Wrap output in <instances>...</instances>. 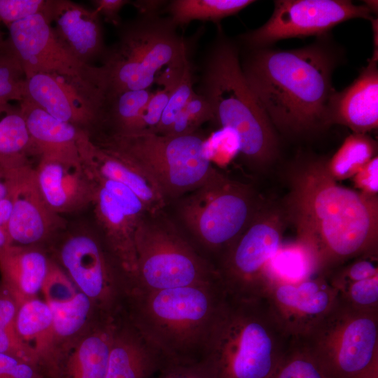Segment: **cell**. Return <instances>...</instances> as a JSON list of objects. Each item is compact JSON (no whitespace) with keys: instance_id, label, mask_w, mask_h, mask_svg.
<instances>
[{"instance_id":"cell-44","label":"cell","mask_w":378,"mask_h":378,"mask_svg":"<svg viewBox=\"0 0 378 378\" xmlns=\"http://www.w3.org/2000/svg\"><path fill=\"white\" fill-rule=\"evenodd\" d=\"M354 186L358 191L370 195L377 196L378 192V157L372 158L353 177Z\"/></svg>"},{"instance_id":"cell-2","label":"cell","mask_w":378,"mask_h":378,"mask_svg":"<svg viewBox=\"0 0 378 378\" xmlns=\"http://www.w3.org/2000/svg\"><path fill=\"white\" fill-rule=\"evenodd\" d=\"M337 57L321 39L293 50H249L241 64L245 80L275 130L290 137L326 127V107L335 90Z\"/></svg>"},{"instance_id":"cell-52","label":"cell","mask_w":378,"mask_h":378,"mask_svg":"<svg viewBox=\"0 0 378 378\" xmlns=\"http://www.w3.org/2000/svg\"><path fill=\"white\" fill-rule=\"evenodd\" d=\"M371 20L372 25L373 31V41H374V52L372 57V59L377 60L378 58V51H377V36H378V24L377 19H373L372 18L370 20Z\"/></svg>"},{"instance_id":"cell-43","label":"cell","mask_w":378,"mask_h":378,"mask_svg":"<svg viewBox=\"0 0 378 378\" xmlns=\"http://www.w3.org/2000/svg\"><path fill=\"white\" fill-rule=\"evenodd\" d=\"M0 354L33 363L37 354L20 338L16 330L0 329Z\"/></svg>"},{"instance_id":"cell-13","label":"cell","mask_w":378,"mask_h":378,"mask_svg":"<svg viewBox=\"0 0 378 378\" xmlns=\"http://www.w3.org/2000/svg\"><path fill=\"white\" fill-rule=\"evenodd\" d=\"M93 183L92 204L110 251L135 286L136 256L135 235L148 214L141 200L124 185L86 172Z\"/></svg>"},{"instance_id":"cell-28","label":"cell","mask_w":378,"mask_h":378,"mask_svg":"<svg viewBox=\"0 0 378 378\" xmlns=\"http://www.w3.org/2000/svg\"><path fill=\"white\" fill-rule=\"evenodd\" d=\"M115 326L85 338L66 363V378H106Z\"/></svg>"},{"instance_id":"cell-38","label":"cell","mask_w":378,"mask_h":378,"mask_svg":"<svg viewBox=\"0 0 378 378\" xmlns=\"http://www.w3.org/2000/svg\"><path fill=\"white\" fill-rule=\"evenodd\" d=\"M214 120L213 111L207 100L201 94L194 92L165 135L193 134L198 132L202 124Z\"/></svg>"},{"instance_id":"cell-23","label":"cell","mask_w":378,"mask_h":378,"mask_svg":"<svg viewBox=\"0 0 378 378\" xmlns=\"http://www.w3.org/2000/svg\"><path fill=\"white\" fill-rule=\"evenodd\" d=\"M19 106L35 155L40 158L81 164L78 139L82 130L55 118L27 98L19 102Z\"/></svg>"},{"instance_id":"cell-29","label":"cell","mask_w":378,"mask_h":378,"mask_svg":"<svg viewBox=\"0 0 378 378\" xmlns=\"http://www.w3.org/2000/svg\"><path fill=\"white\" fill-rule=\"evenodd\" d=\"M34 146L20 106H0V166L28 160Z\"/></svg>"},{"instance_id":"cell-6","label":"cell","mask_w":378,"mask_h":378,"mask_svg":"<svg viewBox=\"0 0 378 378\" xmlns=\"http://www.w3.org/2000/svg\"><path fill=\"white\" fill-rule=\"evenodd\" d=\"M117 28L118 40L106 48L97 66L105 98L150 88L161 69L189 57V46L169 17L139 14Z\"/></svg>"},{"instance_id":"cell-34","label":"cell","mask_w":378,"mask_h":378,"mask_svg":"<svg viewBox=\"0 0 378 378\" xmlns=\"http://www.w3.org/2000/svg\"><path fill=\"white\" fill-rule=\"evenodd\" d=\"M184 64L185 62L181 65L165 67L158 74L155 83L158 87L153 92L145 108L141 132H153L157 127L164 109L181 78Z\"/></svg>"},{"instance_id":"cell-31","label":"cell","mask_w":378,"mask_h":378,"mask_svg":"<svg viewBox=\"0 0 378 378\" xmlns=\"http://www.w3.org/2000/svg\"><path fill=\"white\" fill-rule=\"evenodd\" d=\"M15 328L23 342L38 355L54 332L50 307L37 299L24 301L18 306Z\"/></svg>"},{"instance_id":"cell-39","label":"cell","mask_w":378,"mask_h":378,"mask_svg":"<svg viewBox=\"0 0 378 378\" xmlns=\"http://www.w3.org/2000/svg\"><path fill=\"white\" fill-rule=\"evenodd\" d=\"M193 69L189 57L185 62L181 78L169 99L159 123L153 132L165 135L178 114L189 101L193 90Z\"/></svg>"},{"instance_id":"cell-53","label":"cell","mask_w":378,"mask_h":378,"mask_svg":"<svg viewBox=\"0 0 378 378\" xmlns=\"http://www.w3.org/2000/svg\"><path fill=\"white\" fill-rule=\"evenodd\" d=\"M365 6L370 10L371 13H377V1H365Z\"/></svg>"},{"instance_id":"cell-21","label":"cell","mask_w":378,"mask_h":378,"mask_svg":"<svg viewBox=\"0 0 378 378\" xmlns=\"http://www.w3.org/2000/svg\"><path fill=\"white\" fill-rule=\"evenodd\" d=\"M333 124L346 126L357 134L377 128V60L371 58L350 85L341 92H332L326 107V125Z\"/></svg>"},{"instance_id":"cell-16","label":"cell","mask_w":378,"mask_h":378,"mask_svg":"<svg viewBox=\"0 0 378 378\" xmlns=\"http://www.w3.org/2000/svg\"><path fill=\"white\" fill-rule=\"evenodd\" d=\"M25 78L24 98L90 135L98 130L104 101L99 87L56 74H36Z\"/></svg>"},{"instance_id":"cell-51","label":"cell","mask_w":378,"mask_h":378,"mask_svg":"<svg viewBox=\"0 0 378 378\" xmlns=\"http://www.w3.org/2000/svg\"><path fill=\"white\" fill-rule=\"evenodd\" d=\"M13 244L8 232L6 226L0 225V250Z\"/></svg>"},{"instance_id":"cell-3","label":"cell","mask_w":378,"mask_h":378,"mask_svg":"<svg viewBox=\"0 0 378 378\" xmlns=\"http://www.w3.org/2000/svg\"><path fill=\"white\" fill-rule=\"evenodd\" d=\"M132 323L167 365L202 360L225 300L220 281L153 291L133 290Z\"/></svg>"},{"instance_id":"cell-25","label":"cell","mask_w":378,"mask_h":378,"mask_svg":"<svg viewBox=\"0 0 378 378\" xmlns=\"http://www.w3.org/2000/svg\"><path fill=\"white\" fill-rule=\"evenodd\" d=\"M378 257H360L325 274L337 302L362 311H378Z\"/></svg>"},{"instance_id":"cell-22","label":"cell","mask_w":378,"mask_h":378,"mask_svg":"<svg viewBox=\"0 0 378 378\" xmlns=\"http://www.w3.org/2000/svg\"><path fill=\"white\" fill-rule=\"evenodd\" d=\"M35 171L41 194L55 214L76 211L92 202L93 183L81 164L40 158Z\"/></svg>"},{"instance_id":"cell-4","label":"cell","mask_w":378,"mask_h":378,"mask_svg":"<svg viewBox=\"0 0 378 378\" xmlns=\"http://www.w3.org/2000/svg\"><path fill=\"white\" fill-rule=\"evenodd\" d=\"M198 93L209 102L214 122L236 133L248 165L268 171L279 158L278 134L245 80L237 45L221 29L206 54Z\"/></svg>"},{"instance_id":"cell-8","label":"cell","mask_w":378,"mask_h":378,"mask_svg":"<svg viewBox=\"0 0 378 378\" xmlns=\"http://www.w3.org/2000/svg\"><path fill=\"white\" fill-rule=\"evenodd\" d=\"M178 206L192 246L216 264L266 202L251 185L218 170Z\"/></svg>"},{"instance_id":"cell-26","label":"cell","mask_w":378,"mask_h":378,"mask_svg":"<svg viewBox=\"0 0 378 378\" xmlns=\"http://www.w3.org/2000/svg\"><path fill=\"white\" fill-rule=\"evenodd\" d=\"M50 263L38 251L11 244L0 250L3 285L18 306L41 289Z\"/></svg>"},{"instance_id":"cell-7","label":"cell","mask_w":378,"mask_h":378,"mask_svg":"<svg viewBox=\"0 0 378 378\" xmlns=\"http://www.w3.org/2000/svg\"><path fill=\"white\" fill-rule=\"evenodd\" d=\"M91 139L144 171L167 200L190 192L217 171L206 154L205 139L198 132L181 136L147 131L98 134Z\"/></svg>"},{"instance_id":"cell-20","label":"cell","mask_w":378,"mask_h":378,"mask_svg":"<svg viewBox=\"0 0 378 378\" xmlns=\"http://www.w3.org/2000/svg\"><path fill=\"white\" fill-rule=\"evenodd\" d=\"M60 255L63 265L83 293L105 304L112 302L118 293L117 279L94 239L85 234L73 236L65 241Z\"/></svg>"},{"instance_id":"cell-42","label":"cell","mask_w":378,"mask_h":378,"mask_svg":"<svg viewBox=\"0 0 378 378\" xmlns=\"http://www.w3.org/2000/svg\"><path fill=\"white\" fill-rule=\"evenodd\" d=\"M156 378H215L212 368L205 359L187 365H167Z\"/></svg>"},{"instance_id":"cell-30","label":"cell","mask_w":378,"mask_h":378,"mask_svg":"<svg viewBox=\"0 0 378 378\" xmlns=\"http://www.w3.org/2000/svg\"><path fill=\"white\" fill-rule=\"evenodd\" d=\"M254 2L251 0H173L168 1L164 11L179 27L193 20L218 22Z\"/></svg>"},{"instance_id":"cell-9","label":"cell","mask_w":378,"mask_h":378,"mask_svg":"<svg viewBox=\"0 0 378 378\" xmlns=\"http://www.w3.org/2000/svg\"><path fill=\"white\" fill-rule=\"evenodd\" d=\"M160 214H146L138 226L133 290L153 291L220 281L215 266Z\"/></svg>"},{"instance_id":"cell-40","label":"cell","mask_w":378,"mask_h":378,"mask_svg":"<svg viewBox=\"0 0 378 378\" xmlns=\"http://www.w3.org/2000/svg\"><path fill=\"white\" fill-rule=\"evenodd\" d=\"M41 290L47 304H58L71 300L77 293L69 277L57 267L49 265Z\"/></svg>"},{"instance_id":"cell-19","label":"cell","mask_w":378,"mask_h":378,"mask_svg":"<svg viewBox=\"0 0 378 378\" xmlns=\"http://www.w3.org/2000/svg\"><path fill=\"white\" fill-rule=\"evenodd\" d=\"M46 15L59 39L81 62L101 61L107 47L101 17L93 8L69 0H49Z\"/></svg>"},{"instance_id":"cell-32","label":"cell","mask_w":378,"mask_h":378,"mask_svg":"<svg viewBox=\"0 0 378 378\" xmlns=\"http://www.w3.org/2000/svg\"><path fill=\"white\" fill-rule=\"evenodd\" d=\"M377 143L366 134L353 133L348 136L326 161V168L335 181L352 178L377 153Z\"/></svg>"},{"instance_id":"cell-17","label":"cell","mask_w":378,"mask_h":378,"mask_svg":"<svg viewBox=\"0 0 378 378\" xmlns=\"http://www.w3.org/2000/svg\"><path fill=\"white\" fill-rule=\"evenodd\" d=\"M6 174L13 210L7 230L13 244L27 246L45 239L61 222L46 204L36 171L29 161L1 167Z\"/></svg>"},{"instance_id":"cell-14","label":"cell","mask_w":378,"mask_h":378,"mask_svg":"<svg viewBox=\"0 0 378 378\" xmlns=\"http://www.w3.org/2000/svg\"><path fill=\"white\" fill-rule=\"evenodd\" d=\"M8 28L7 41L25 78L41 73L56 74L99 87L96 65L77 59L59 39L45 14L30 16Z\"/></svg>"},{"instance_id":"cell-47","label":"cell","mask_w":378,"mask_h":378,"mask_svg":"<svg viewBox=\"0 0 378 378\" xmlns=\"http://www.w3.org/2000/svg\"><path fill=\"white\" fill-rule=\"evenodd\" d=\"M18 306L8 295L0 296V329L14 330Z\"/></svg>"},{"instance_id":"cell-36","label":"cell","mask_w":378,"mask_h":378,"mask_svg":"<svg viewBox=\"0 0 378 378\" xmlns=\"http://www.w3.org/2000/svg\"><path fill=\"white\" fill-rule=\"evenodd\" d=\"M52 314L53 331L62 337L76 333L85 323L90 309V298L81 293L70 300L48 304Z\"/></svg>"},{"instance_id":"cell-1","label":"cell","mask_w":378,"mask_h":378,"mask_svg":"<svg viewBox=\"0 0 378 378\" xmlns=\"http://www.w3.org/2000/svg\"><path fill=\"white\" fill-rule=\"evenodd\" d=\"M282 204L316 274L360 257H378V198L340 186L326 160L301 157L286 170Z\"/></svg>"},{"instance_id":"cell-54","label":"cell","mask_w":378,"mask_h":378,"mask_svg":"<svg viewBox=\"0 0 378 378\" xmlns=\"http://www.w3.org/2000/svg\"><path fill=\"white\" fill-rule=\"evenodd\" d=\"M0 24H1V23H0ZM6 41V39L4 38V33L2 32V31L1 30V28H0V50L5 46Z\"/></svg>"},{"instance_id":"cell-18","label":"cell","mask_w":378,"mask_h":378,"mask_svg":"<svg viewBox=\"0 0 378 378\" xmlns=\"http://www.w3.org/2000/svg\"><path fill=\"white\" fill-rule=\"evenodd\" d=\"M78 150L86 172L124 185L141 200L149 214H161L167 200L157 183L141 168L99 146L84 130L79 136Z\"/></svg>"},{"instance_id":"cell-46","label":"cell","mask_w":378,"mask_h":378,"mask_svg":"<svg viewBox=\"0 0 378 378\" xmlns=\"http://www.w3.org/2000/svg\"><path fill=\"white\" fill-rule=\"evenodd\" d=\"M94 10L108 23L118 27L121 23L120 11L129 4L127 0H93L91 1Z\"/></svg>"},{"instance_id":"cell-24","label":"cell","mask_w":378,"mask_h":378,"mask_svg":"<svg viewBox=\"0 0 378 378\" xmlns=\"http://www.w3.org/2000/svg\"><path fill=\"white\" fill-rule=\"evenodd\" d=\"M167 364L132 322L115 326L106 378H153Z\"/></svg>"},{"instance_id":"cell-12","label":"cell","mask_w":378,"mask_h":378,"mask_svg":"<svg viewBox=\"0 0 378 378\" xmlns=\"http://www.w3.org/2000/svg\"><path fill=\"white\" fill-rule=\"evenodd\" d=\"M365 5L349 0H277L270 19L240 36L248 50L265 48L289 38L323 36L335 26L354 18L370 20Z\"/></svg>"},{"instance_id":"cell-11","label":"cell","mask_w":378,"mask_h":378,"mask_svg":"<svg viewBox=\"0 0 378 378\" xmlns=\"http://www.w3.org/2000/svg\"><path fill=\"white\" fill-rule=\"evenodd\" d=\"M288 223L282 204L265 202L216 264L227 296L241 300L264 298L270 282L269 265L283 243Z\"/></svg>"},{"instance_id":"cell-37","label":"cell","mask_w":378,"mask_h":378,"mask_svg":"<svg viewBox=\"0 0 378 378\" xmlns=\"http://www.w3.org/2000/svg\"><path fill=\"white\" fill-rule=\"evenodd\" d=\"M25 76L7 39L0 50V106L20 102L25 95Z\"/></svg>"},{"instance_id":"cell-49","label":"cell","mask_w":378,"mask_h":378,"mask_svg":"<svg viewBox=\"0 0 378 378\" xmlns=\"http://www.w3.org/2000/svg\"><path fill=\"white\" fill-rule=\"evenodd\" d=\"M13 210L12 198L9 194L0 200V225L6 226L10 220Z\"/></svg>"},{"instance_id":"cell-5","label":"cell","mask_w":378,"mask_h":378,"mask_svg":"<svg viewBox=\"0 0 378 378\" xmlns=\"http://www.w3.org/2000/svg\"><path fill=\"white\" fill-rule=\"evenodd\" d=\"M290 340L264 298L226 295L204 359L215 378H271Z\"/></svg>"},{"instance_id":"cell-45","label":"cell","mask_w":378,"mask_h":378,"mask_svg":"<svg viewBox=\"0 0 378 378\" xmlns=\"http://www.w3.org/2000/svg\"><path fill=\"white\" fill-rule=\"evenodd\" d=\"M31 363L0 354V378H38Z\"/></svg>"},{"instance_id":"cell-50","label":"cell","mask_w":378,"mask_h":378,"mask_svg":"<svg viewBox=\"0 0 378 378\" xmlns=\"http://www.w3.org/2000/svg\"><path fill=\"white\" fill-rule=\"evenodd\" d=\"M9 192L8 183L4 169L0 167V200L6 197Z\"/></svg>"},{"instance_id":"cell-33","label":"cell","mask_w":378,"mask_h":378,"mask_svg":"<svg viewBox=\"0 0 378 378\" xmlns=\"http://www.w3.org/2000/svg\"><path fill=\"white\" fill-rule=\"evenodd\" d=\"M315 274L316 273L311 257L297 240L282 243L268 267L270 280L272 278H279L298 281Z\"/></svg>"},{"instance_id":"cell-41","label":"cell","mask_w":378,"mask_h":378,"mask_svg":"<svg viewBox=\"0 0 378 378\" xmlns=\"http://www.w3.org/2000/svg\"><path fill=\"white\" fill-rule=\"evenodd\" d=\"M49 0H0V23L8 27L30 16L46 14Z\"/></svg>"},{"instance_id":"cell-10","label":"cell","mask_w":378,"mask_h":378,"mask_svg":"<svg viewBox=\"0 0 378 378\" xmlns=\"http://www.w3.org/2000/svg\"><path fill=\"white\" fill-rule=\"evenodd\" d=\"M303 340L327 378H378V311L337 302Z\"/></svg>"},{"instance_id":"cell-35","label":"cell","mask_w":378,"mask_h":378,"mask_svg":"<svg viewBox=\"0 0 378 378\" xmlns=\"http://www.w3.org/2000/svg\"><path fill=\"white\" fill-rule=\"evenodd\" d=\"M271 378H327L304 340L291 338L288 348Z\"/></svg>"},{"instance_id":"cell-48","label":"cell","mask_w":378,"mask_h":378,"mask_svg":"<svg viewBox=\"0 0 378 378\" xmlns=\"http://www.w3.org/2000/svg\"><path fill=\"white\" fill-rule=\"evenodd\" d=\"M167 3V1L163 0H137L132 2V4L138 10L139 14L151 15L160 14Z\"/></svg>"},{"instance_id":"cell-27","label":"cell","mask_w":378,"mask_h":378,"mask_svg":"<svg viewBox=\"0 0 378 378\" xmlns=\"http://www.w3.org/2000/svg\"><path fill=\"white\" fill-rule=\"evenodd\" d=\"M153 92L150 88L128 90L105 98L99 129L94 135L141 132L143 114Z\"/></svg>"},{"instance_id":"cell-15","label":"cell","mask_w":378,"mask_h":378,"mask_svg":"<svg viewBox=\"0 0 378 378\" xmlns=\"http://www.w3.org/2000/svg\"><path fill=\"white\" fill-rule=\"evenodd\" d=\"M272 314L291 338H306L337 304L324 275L298 281L272 278L263 298Z\"/></svg>"}]
</instances>
